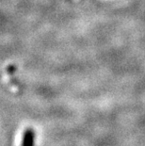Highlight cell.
Returning <instances> with one entry per match:
<instances>
[{"mask_svg":"<svg viewBox=\"0 0 145 146\" xmlns=\"http://www.w3.org/2000/svg\"><path fill=\"white\" fill-rule=\"evenodd\" d=\"M35 145V132L32 128L26 129L24 133L22 146H34Z\"/></svg>","mask_w":145,"mask_h":146,"instance_id":"obj_1","label":"cell"}]
</instances>
